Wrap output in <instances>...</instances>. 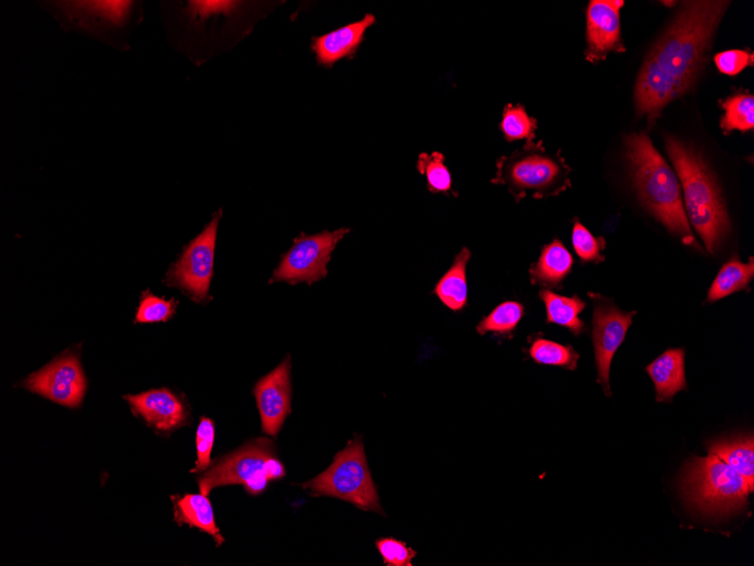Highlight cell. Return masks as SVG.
Masks as SVG:
<instances>
[{
    "instance_id": "6da1fadb",
    "label": "cell",
    "mask_w": 754,
    "mask_h": 566,
    "mask_svg": "<svg viewBox=\"0 0 754 566\" xmlns=\"http://www.w3.org/2000/svg\"><path fill=\"white\" fill-rule=\"evenodd\" d=\"M730 2H685L650 54L635 87L639 116L654 123L683 96L705 66L716 29Z\"/></svg>"
},
{
    "instance_id": "7a4b0ae2",
    "label": "cell",
    "mask_w": 754,
    "mask_h": 566,
    "mask_svg": "<svg viewBox=\"0 0 754 566\" xmlns=\"http://www.w3.org/2000/svg\"><path fill=\"white\" fill-rule=\"evenodd\" d=\"M625 148L633 186L646 210L684 245L702 250L685 214L678 175L650 137L631 134Z\"/></svg>"
},
{
    "instance_id": "3957f363",
    "label": "cell",
    "mask_w": 754,
    "mask_h": 566,
    "mask_svg": "<svg viewBox=\"0 0 754 566\" xmlns=\"http://www.w3.org/2000/svg\"><path fill=\"white\" fill-rule=\"evenodd\" d=\"M667 152L684 194L685 214L709 254L715 255L731 230L716 179L695 147L668 136Z\"/></svg>"
},
{
    "instance_id": "277c9868",
    "label": "cell",
    "mask_w": 754,
    "mask_h": 566,
    "mask_svg": "<svg viewBox=\"0 0 754 566\" xmlns=\"http://www.w3.org/2000/svg\"><path fill=\"white\" fill-rule=\"evenodd\" d=\"M570 172L560 152L552 155L544 143L531 140L498 159L492 184L505 186L518 202L528 196L544 199L559 196L570 187Z\"/></svg>"
},
{
    "instance_id": "5b68a950",
    "label": "cell",
    "mask_w": 754,
    "mask_h": 566,
    "mask_svg": "<svg viewBox=\"0 0 754 566\" xmlns=\"http://www.w3.org/2000/svg\"><path fill=\"white\" fill-rule=\"evenodd\" d=\"M304 489L317 496H333L364 512L385 516L380 504L378 489L372 479L363 441L356 438L338 453L331 466L304 484Z\"/></svg>"
},
{
    "instance_id": "8992f818",
    "label": "cell",
    "mask_w": 754,
    "mask_h": 566,
    "mask_svg": "<svg viewBox=\"0 0 754 566\" xmlns=\"http://www.w3.org/2000/svg\"><path fill=\"white\" fill-rule=\"evenodd\" d=\"M682 490L693 505L709 514L741 510L751 493L742 476L713 455L688 463Z\"/></svg>"
},
{
    "instance_id": "52a82bcc",
    "label": "cell",
    "mask_w": 754,
    "mask_h": 566,
    "mask_svg": "<svg viewBox=\"0 0 754 566\" xmlns=\"http://www.w3.org/2000/svg\"><path fill=\"white\" fill-rule=\"evenodd\" d=\"M285 468L275 455V445L258 439L210 466L198 480L200 493L226 485H244L251 495L261 494L271 481L283 479Z\"/></svg>"
},
{
    "instance_id": "ba28073f",
    "label": "cell",
    "mask_w": 754,
    "mask_h": 566,
    "mask_svg": "<svg viewBox=\"0 0 754 566\" xmlns=\"http://www.w3.org/2000/svg\"><path fill=\"white\" fill-rule=\"evenodd\" d=\"M221 218L222 210L185 248L165 278V283L169 286L183 290L197 303L207 300L211 279L214 275L215 248Z\"/></svg>"
},
{
    "instance_id": "9c48e42d",
    "label": "cell",
    "mask_w": 754,
    "mask_h": 566,
    "mask_svg": "<svg viewBox=\"0 0 754 566\" xmlns=\"http://www.w3.org/2000/svg\"><path fill=\"white\" fill-rule=\"evenodd\" d=\"M349 231V229H339L314 235L300 234L296 237L294 246L283 257L269 283L297 284L306 282L312 285L324 279L327 274L326 266L331 256Z\"/></svg>"
},
{
    "instance_id": "30bf717a",
    "label": "cell",
    "mask_w": 754,
    "mask_h": 566,
    "mask_svg": "<svg viewBox=\"0 0 754 566\" xmlns=\"http://www.w3.org/2000/svg\"><path fill=\"white\" fill-rule=\"evenodd\" d=\"M589 296L594 303L593 343L598 382L603 392L611 396L610 369L614 356L623 343L636 311L623 312L598 294L590 293Z\"/></svg>"
},
{
    "instance_id": "8fae6325",
    "label": "cell",
    "mask_w": 754,
    "mask_h": 566,
    "mask_svg": "<svg viewBox=\"0 0 754 566\" xmlns=\"http://www.w3.org/2000/svg\"><path fill=\"white\" fill-rule=\"evenodd\" d=\"M27 391L70 408L82 405L87 380L78 356L74 353L60 355L51 364L24 381Z\"/></svg>"
},
{
    "instance_id": "7c38bea8",
    "label": "cell",
    "mask_w": 754,
    "mask_h": 566,
    "mask_svg": "<svg viewBox=\"0 0 754 566\" xmlns=\"http://www.w3.org/2000/svg\"><path fill=\"white\" fill-rule=\"evenodd\" d=\"M620 0H592L586 13V61H605L610 52H623L621 40Z\"/></svg>"
},
{
    "instance_id": "4fadbf2b",
    "label": "cell",
    "mask_w": 754,
    "mask_h": 566,
    "mask_svg": "<svg viewBox=\"0 0 754 566\" xmlns=\"http://www.w3.org/2000/svg\"><path fill=\"white\" fill-rule=\"evenodd\" d=\"M262 431L277 436L291 414V359L287 357L274 371L258 381L255 389Z\"/></svg>"
},
{
    "instance_id": "5bb4252c",
    "label": "cell",
    "mask_w": 754,
    "mask_h": 566,
    "mask_svg": "<svg viewBox=\"0 0 754 566\" xmlns=\"http://www.w3.org/2000/svg\"><path fill=\"white\" fill-rule=\"evenodd\" d=\"M125 399L133 411L159 431H172L187 423L188 414L184 403L168 390L128 395Z\"/></svg>"
},
{
    "instance_id": "9a60e30c",
    "label": "cell",
    "mask_w": 754,
    "mask_h": 566,
    "mask_svg": "<svg viewBox=\"0 0 754 566\" xmlns=\"http://www.w3.org/2000/svg\"><path fill=\"white\" fill-rule=\"evenodd\" d=\"M376 19L368 14L363 20L343 26L336 32L313 39V51L318 63L324 66H333L345 58L353 57L361 42H363L368 29L374 25Z\"/></svg>"
},
{
    "instance_id": "2e32d148",
    "label": "cell",
    "mask_w": 754,
    "mask_h": 566,
    "mask_svg": "<svg viewBox=\"0 0 754 566\" xmlns=\"http://www.w3.org/2000/svg\"><path fill=\"white\" fill-rule=\"evenodd\" d=\"M684 355L682 348L669 349L646 368L654 382L658 403H671L678 393L687 389Z\"/></svg>"
},
{
    "instance_id": "e0dca14e",
    "label": "cell",
    "mask_w": 754,
    "mask_h": 566,
    "mask_svg": "<svg viewBox=\"0 0 754 566\" xmlns=\"http://www.w3.org/2000/svg\"><path fill=\"white\" fill-rule=\"evenodd\" d=\"M174 500V520L177 525H188L191 528L207 532L213 538L218 546L225 543L215 520L213 505H211L207 495L203 494H186L183 497H173Z\"/></svg>"
},
{
    "instance_id": "ac0fdd59",
    "label": "cell",
    "mask_w": 754,
    "mask_h": 566,
    "mask_svg": "<svg viewBox=\"0 0 754 566\" xmlns=\"http://www.w3.org/2000/svg\"><path fill=\"white\" fill-rule=\"evenodd\" d=\"M574 258L558 239L542 249L540 258L530 268L533 285L558 288L571 272Z\"/></svg>"
},
{
    "instance_id": "d6986e66",
    "label": "cell",
    "mask_w": 754,
    "mask_h": 566,
    "mask_svg": "<svg viewBox=\"0 0 754 566\" xmlns=\"http://www.w3.org/2000/svg\"><path fill=\"white\" fill-rule=\"evenodd\" d=\"M470 259L471 251L463 248L434 288V294L438 299L455 312L463 310L467 306V267Z\"/></svg>"
},
{
    "instance_id": "ffe728a7",
    "label": "cell",
    "mask_w": 754,
    "mask_h": 566,
    "mask_svg": "<svg viewBox=\"0 0 754 566\" xmlns=\"http://www.w3.org/2000/svg\"><path fill=\"white\" fill-rule=\"evenodd\" d=\"M708 455L718 457L734 468L746 482L750 492L754 491V440L753 436L730 441H717L708 446Z\"/></svg>"
},
{
    "instance_id": "44dd1931",
    "label": "cell",
    "mask_w": 754,
    "mask_h": 566,
    "mask_svg": "<svg viewBox=\"0 0 754 566\" xmlns=\"http://www.w3.org/2000/svg\"><path fill=\"white\" fill-rule=\"evenodd\" d=\"M539 296L546 306L547 323L566 327L577 336L583 333L585 324L580 315L586 308V304L578 295L566 297L549 290H541Z\"/></svg>"
},
{
    "instance_id": "7402d4cb",
    "label": "cell",
    "mask_w": 754,
    "mask_h": 566,
    "mask_svg": "<svg viewBox=\"0 0 754 566\" xmlns=\"http://www.w3.org/2000/svg\"><path fill=\"white\" fill-rule=\"evenodd\" d=\"M754 276L753 258L743 263L737 256L722 266L709 288L707 303L715 304L724 297L745 290Z\"/></svg>"
},
{
    "instance_id": "603a6c76",
    "label": "cell",
    "mask_w": 754,
    "mask_h": 566,
    "mask_svg": "<svg viewBox=\"0 0 754 566\" xmlns=\"http://www.w3.org/2000/svg\"><path fill=\"white\" fill-rule=\"evenodd\" d=\"M726 114L721 118L720 127L724 133L734 131L742 133L754 128V97L749 94H737L721 102Z\"/></svg>"
},
{
    "instance_id": "cb8c5ba5",
    "label": "cell",
    "mask_w": 754,
    "mask_h": 566,
    "mask_svg": "<svg viewBox=\"0 0 754 566\" xmlns=\"http://www.w3.org/2000/svg\"><path fill=\"white\" fill-rule=\"evenodd\" d=\"M530 355L539 365L577 370L579 353L571 346H565L545 339H535L530 347Z\"/></svg>"
},
{
    "instance_id": "d4e9b609",
    "label": "cell",
    "mask_w": 754,
    "mask_h": 566,
    "mask_svg": "<svg viewBox=\"0 0 754 566\" xmlns=\"http://www.w3.org/2000/svg\"><path fill=\"white\" fill-rule=\"evenodd\" d=\"M524 316V308L516 302H507L499 305L490 316L482 319L477 327L480 335L495 333L507 335L516 331Z\"/></svg>"
},
{
    "instance_id": "484cf974",
    "label": "cell",
    "mask_w": 754,
    "mask_h": 566,
    "mask_svg": "<svg viewBox=\"0 0 754 566\" xmlns=\"http://www.w3.org/2000/svg\"><path fill=\"white\" fill-rule=\"evenodd\" d=\"M417 169L427 177L428 188L432 194H455L457 196L452 190V175L445 165V158L442 153H421L417 162Z\"/></svg>"
},
{
    "instance_id": "4316f807",
    "label": "cell",
    "mask_w": 754,
    "mask_h": 566,
    "mask_svg": "<svg viewBox=\"0 0 754 566\" xmlns=\"http://www.w3.org/2000/svg\"><path fill=\"white\" fill-rule=\"evenodd\" d=\"M537 123L521 104H507L503 111L500 131L507 142H517L535 138Z\"/></svg>"
},
{
    "instance_id": "83f0119b",
    "label": "cell",
    "mask_w": 754,
    "mask_h": 566,
    "mask_svg": "<svg viewBox=\"0 0 754 566\" xmlns=\"http://www.w3.org/2000/svg\"><path fill=\"white\" fill-rule=\"evenodd\" d=\"M571 242L582 262L605 261L602 251L606 249V241L595 237L579 220L572 226Z\"/></svg>"
},
{
    "instance_id": "f1b7e54d",
    "label": "cell",
    "mask_w": 754,
    "mask_h": 566,
    "mask_svg": "<svg viewBox=\"0 0 754 566\" xmlns=\"http://www.w3.org/2000/svg\"><path fill=\"white\" fill-rule=\"evenodd\" d=\"M177 304L175 300H165L150 292H144L139 308L135 318L139 323L165 322L175 313Z\"/></svg>"
},
{
    "instance_id": "f546056e",
    "label": "cell",
    "mask_w": 754,
    "mask_h": 566,
    "mask_svg": "<svg viewBox=\"0 0 754 566\" xmlns=\"http://www.w3.org/2000/svg\"><path fill=\"white\" fill-rule=\"evenodd\" d=\"M215 434L213 421L202 417L196 433L197 462L193 472H203L211 466L210 456L211 452H213Z\"/></svg>"
},
{
    "instance_id": "4dcf8cb0",
    "label": "cell",
    "mask_w": 754,
    "mask_h": 566,
    "mask_svg": "<svg viewBox=\"0 0 754 566\" xmlns=\"http://www.w3.org/2000/svg\"><path fill=\"white\" fill-rule=\"evenodd\" d=\"M376 547L384 563L390 566H411L417 555L406 543L395 539H381L376 542Z\"/></svg>"
},
{
    "instance_id": "1f68e13d",
    "label": "cell",
    "mask_w": 754,
    "mask_h": 566,
    "mask_svg": "<svg viewBox=\"0 0 754 566\" xmlns=\"http://www.w3.org/2000/svg\"><path fill=\"white\" fill-rule=\"evenodd\" d=\"M754 54L747 50H729L715 56L718 71L729 76H737L749 66H753Z\"/></svg>"
}]
</instances>
